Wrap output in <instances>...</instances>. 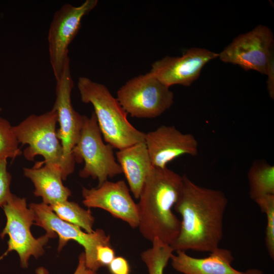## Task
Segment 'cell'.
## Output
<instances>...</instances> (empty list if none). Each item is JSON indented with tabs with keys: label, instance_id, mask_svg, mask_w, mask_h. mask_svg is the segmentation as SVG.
<instances>
[{
	"label": "cell",
	"instance_id": "1",
	"mask_svg": "<svg viewBox=\"0 0 274 274\" xmlns=\"http://www.w3.org/2000/svg\"><path fill=\"white\" fill-rule=\"evenodd\" d=\"M183 186L174 208L182 220L174 251L211 252L223 236V218L228 199L220 190L201 187L183 175Z\"/></svg>",
	"mask_w": 274,
	"mask_h": 274
},
{
	"label": "cell",
	"instance_id": "2",
	"mask_svg": "<svg viewBox=\"0 0 274 274\" xmlns=\"http://www.w3.org/2000/svg\"><path fill=\"white\" fill-rule=\"evenodd\" d=\"M183 186V176L167 167H153L137 203L139 231L151 242L158 238L172 245L178 237L181 221L173 212Z\"/></svg>",
	"mask_w": 274,
	"mask_h": 274
},
{
	"label": "cell",
	"instance_id": "3",
	"mask_svg": "<svg viewBox=\"0 0 274 274\" xmlns=\"http://www.w3.org/2000/svg\"><path fill=\"white\" fill-rule=\"evenodd\" d=\"M77 87L81 101L93 106L106 142L114 148L121 150L145 142V133L128 121L127 114L105 85L89 78L80 77Z\"/></svg>",
	"mask_w": 274,
	"mask_h": 274
},
{
	"label": "cell",
	"instance_id": "4",
	"mask_svg": "<svg viewBox=\"0 0 274 274\" xmlns=\"http://www.w3.org/2000/svg\"><path fill=\"white\" fill-rule=\"evenodd\" d=\"M102 136L94 112L90 117L84 115L80 135L72 152L76 162H84L79 172L80 177L97 179L98 186L108 178L123 174L116 161L114 148L105 144Z\"/></svg>",
	"mask_w": 274,
	"mask_h": 274
},
{
	"label": "cell",
	"instance_id": "5",
	"mask_svg": "<svg viewBox=\"0 0 274 274\" xmlns=\"http://www.w3.org/2000/svg\"><path fill=\"white\" fill-rule=\"evenodd\" d=\"M7 221L0 236L4 238L8 235V249L0 257V260L12 251L18 254L20 266L27 268L30 257L36 259L45 253L44 246L52 237L48 233L38 238L33 236L30 228L34 224V217L31 210L27 206L25 198L12 194L2 207Z\"/></svg>",
	"mask_w": 274,
	"mask_h": 274
},
{
	"label": "cell",
	"instance_id": "6",
	"mask_svg": "<svg viewBox=\"0 0 274 274\" xmlns=\"http://www.w3.org/2000/svg\"><path fill=\"white\" fill-rule=\"evenodd\" d=\"M57 113L52 108L41 115H30L13 126L18 143L27 145L23 152L25 158L33 161L37 155L43 157L44 160L34 166L58 165L62 170V148L57 136Z\"/></svg>",
	"mask_w": 274,
	"mask_h": 274
},
{
	"label": "cell",
	"instance_id": "7",
	"mask_svg": "<svg viewBox=\"0 0 274 274\" xmlns=\"http://www.w3.org/2000/svg\"><path fill=\"white\" fill-rule=\"evenodd\" d=\"M117 99L132 117L154 118L169 109L174 93L150 72L140 75L123 84L117 92Z\"/></svg>",
	"mask_w": 274,
	"mask_h": 274
},
{
	"label": "cell",
	"instance_id": "8",
	"mask_svg": "<svg viewBox=\"0 0 274 274\" xmlns=\"http://www.w3.org/2000/svg\"><path fill=\"white\" fill-rule=\"evenodd\" d=\"M29 208L34 217V224L45 230L52 238L59 237L57 251L60 252L70 241H74L84 249L86 266L97 271L101 267L96 260V248L100 245L112 246L111 237L102 229L88 233L61 219L49 205L43 202L31 203Z\"/></svg>",
	"mask_w": 274,
	"mask_h": 274
},
{
	"label": "cell",
	"instance_id": "9",
	"mask_svg": "<svg viewBox=\"0 0 274 274\" xmlns=\"http://www.w3.org/2000/svg\"><path fill=\"white\" fill-rule=\"evenodd\" d=\"M98 4L97 0H86L75 6L65 4L53 15L48 33L49 56L56 80L61 76L70 62L68 47L77 35L83 18Z\"/></svg>",
	"mask_w": 274,
	"mask_h": 274
},
{
	"label": "cell",
	"instance_id": "10",
	"mask_svg": "<svg viewBox=\"0 0 274 274\" xmlns=\"http://www.w3.org/2000/svg\"><path fill=\"white\" fill-rule=\"evenodd\" d=\"M56 81V98L52 108L57 113L59 125L57 136L62 148V175L65 180L74 170L76 162L72 152L80 137L84 115L76 112L72 104L74 82L70 62L66 64L61 77Z\"/></svg>",
	"mask_w": 274,
	"mask_h": 274
},
{
	"label": "cell",
	"instance_id": "11",
	"mask_svg": "<svg viewBox=\"0 0 274 274\" xmlns=\"http://www.w3.org/2000/svg\"><path fill=\"white\" fill-rule=\"evenodd\" d=\"M273 53L272 30L259 24L234 38L219 53L218 57L224 62L238 65L245 70H254L266 75Z\"/></svg>",
	"mask_w": 274,
	"mask_h": 274
},
{
	"label": "cell",
	"instance_id": "12",
	"mask_svg": "<svg viewBox=\"0 0 274 274\" xmlns=\"http://www.w3.org/2000/svg\"><path fill=\"white\" fill-rule=\"evenodd\" d=\"M83 203L89 208H99L126 222L132 228L139 225L137 203L125 182L108 180L96 188L82 187Z\"/></svg>",
	"mask_w": 274,
	"mask_h": 274
},
{
	"label": "cell",
	"instance_id": "13",
	"mask_svg": "<svg viewBox=\"0 0 274 274\" xmlns=\"http://www.w3.org/2000/svg\"><path fill=\"white\" fill-rule=\"evenodd\" d=\"M218 56L207 49L193 47L181 56H166L155 61L149 72L168 87L189 86L198 78L203 66Z\"/></svg>",
	"mask_w": 274,
	"mask_h": 274
},
{
	"label": "cell",
	"instance_id": "14",
	"mask_svg": "<svg viewBox=\"0 0 274 274\" xmlns=\"http://www.w3.org/2000/svg\"><path fill=\"white\" fill-rule=\"evenodd\" d=\"M145 143L152 165L164 168L184 155H197L198 142L190 133H184L174 126L161 125L145 133Z\"/></svg>",
	"mask_w": 274,
	"mask_h": 274
},
{
	"label": "cell",
	"instance_id": "15",
	"mask_svg": "<svg viewBox=\"0 0 274 274\" xmlns=\"http://www.w3.org/2000/svg\"><path fill=\"white\" fill-rule=\"evenodd\" d=\"M170 258L174 269L183 274H243L234 268L231 264L234 259L232 252L218 248L205 258H195L185 251H176Z\"/></svg>",
	"mask_w": 274,
	"mask_h": 274
},
{
	"label": "cell",
	"instance_id": "16",
	"mask_svg": "<svg viewBox=\"0 0 274 274\" xmlns=\"http://www.w3.org/2000/svg\"><path fill=\"white\" fill-rule=\"evenodd\" d=\"M23 171L24 176L34 185V195L41 197L46 204L66 200L72 194L71 190L62 183L59 166L44 164L39 167H24Z\"/></svg>",
	"mask_w": 274,
	"mask_h": 274
},
{
	"label": "cell",
	"instance_id": "17",
	"mask_svg": "<svg viewBox=\"0 0 274 274\" xmlns=\"http://www.w3.org/2000/svg\"><path fill=\"white\" fill-rule=\"evenodd\" d=\"M134 197L139 199L145 182L153 168L145 142L119 150L116 154Z\"/></svg>",
	"mask_w": 274,
	"mask_h": 274
},
{
	"label": "cell",
	"instance_id": "18",
	"mask_svg": "<svg viewBox=\"0 0 274 274\" xmlns=\"http://www.w3.org/2000/svg\"><path fill=\"white\" fill-rule=\"evenodd\" d=\"M249 195L253 200L274 194V166L264 161H255L248 172Z\"/></svg>",
	"mask_w": 274,
	"mask_h": 274
},
{
	"label": "cell",
	"instance_id": "19",
	"mask_svg": "<svg viewBox=\"0 0 274 274\" xmlns=\"http://www.w3.org/2000/svg\"><path fill=\"white\" fill-rule=\"evenodd\" d=\"M49 207L61 220L76 225L84 231L92 233L94 224V217L90 209L85 210L77 203L68 200L57 202Z\"/></svg>",
	"mask_w": 274,
	"mask_h": 274
},
{
	"label": "cell",
	"instance_id": "20",
	"mask_svg": "<svg viewBox=\"0 0 274 274\" xmlns=\"http://www.w3.org/2000/svg\"><path fill=\"white\" fill-rule=\"evenodd\" d=\"M151 243V247L142 252L141 260L146 265L148 274H163L175 251L170 245L158 238H155Z\"/></svg>",
	"mask_w": 274,
	"mask_h": 274
},
{
	"label": "cell",
	"instance_id": "21",
	"mask_svg": "<svg viewBox=\"0 0 274 274\" xmlns=\"http://www.w3.org/2000/svg\"><path fill=\"white\" fill-rule=\"evenodd\" d=\"M9 122L0 117V159H15L22 154Z\"/></svg>",
	"mask_w": 274,
	"mask_h": 274
},
{
	"label": "cell",
	"instance_id": "22",
	"mask_svg": "<svg viewBox=\"0 0 274 274\" xmlns=\"http://www.w3.org/2000/svg\"><path fill=\"white\" fill-rule=\"evenodd\" d=\"M266 214L265 244L270 258L274 259V194L267 195L254 200Z\"/></svg>",
	"mask_w": 274,
	"mask_h": 274
},
{
	"label": "cell",
	"instance_id": "23",
	"mask_svg": "<svg viewBox=\"0 0 274 274\" xmlns=\"http://www.w3.org/2000/svg\"><path fill=\"white\" fill-rule=\"evenodd\" d=\"M11 176L7 170V159H0V207L8 201L11 195Z\"/></svg>",
	"mask_w": 274,
	"mask_h": 274
},
{
	"label": "cell",
	"instance_id": "24",
	"mask_svg": "<svg viewBox=\"0 0 274 274\" xmlns=\"http://www.w3.org/2000/svg\"><path fill=\"white\" fill-rule=\"evenodd\" d=\"M112 246L100 245L96 248V260L101 267L108 266L115 257Z\"/></svg>",
	"mask_w": 274,
	"mask_h": 274
},
{
	"label": "cell",
	"instance_id": "25",
	"mask_svg": "<svg viewBox=\"0 0 274 274\" xmlns=\"http://www.w3.org/2000/svg\"><path fill=\"white\" fill-rule=\"evenodd\" d=\"M108 267L111 274H130L129 263L122 256L115 257Z\"/></svg>",
	"mask_w": 274,
	"mask_h": 274
},
{
	"label": "cell",
	"instance_id": "26",
	"mask_svg": "<svg viewBox=\"0 0 274 274\" xmlns=\"http://www.w3.org/2000/svg\"><path fill=\"white\" fill-rule=\"evenodd\" d=\"M267 89L269 96L272 99L274 98V54L270 57L267 66Z\"/></svg>",
	"mask_w": 274,
	"mask_h": 274
},
{
	"label": "cell",
	"instance_id": "27",
	"mask_svg": "<svg viewBox=\"0 0 274 274\" xmlns=\"http://www.w3.org/2000/svg\"><path fill=\"white\" fill-rule=\"evenodd\" d=\"M73 274H99L86 266L85 255L84 252L79 256L78 263Z\"/></svg>",
	"mask_w": 274,
	"mask_h": 274
},
{
	"label": "cell",
	"instance_id": "28",
	"mask_svg": "<svg viewBox=\"0 0 274 274\" xmlns=\"http://www.w3.org/2000/svg\"><path fill=\"white\" fill-rule=\"evenodd\" d=\"M243 274H264V272L259 269L249 268L243 271Z\"/></svg>",
	"mask_w": 274,
	"mask_h": 274
},
{
	"label": "cell",
	"instance_id": "29",
	"mask_svg": "<svg viewBox=\"0 0 274 274\" xmlns=\"http://www.w3.org/2000/svg\"><path fill=\"white\" fill-rule=\"evenodd\" d=\"M2 111V109L0 108V112Z\"/></svg>",
	"mask_w": 274,
	"mask_h": 274
}]
</instances>
